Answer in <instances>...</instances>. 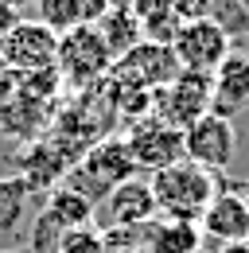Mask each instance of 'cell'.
Returning a JSON list of instances; mask_svg holds the SVG:
<instances>
[{
  "label": "cell",
  "instance_id": "6da1fadb",
  "mask_svg": "<svg viewBox=\"0 0 249 253\" xmlns=\"http://www.w3.org/2000/svg\"><path fill=\"white\" fill-rule=\"evenodd\" d=\"M148 183H152L160 218H175V222H199L203 211L210 207V199L218 195L214 175L191 160H179V164L156 171Z\"/></svg>",
  "mask_w": 249,
  "mask_h": 253
},
{
  "label": "cell",
  "instance_id": "7a4b0ae2",
  "mask_svg": "<svg viewBox=\"0 0 249 253\" xmlns=\"http://www.w3.org/2000/svg\"><path fill=\"white\" fill-rule=\"evenodd\" d=\"M136 175V164L128 156L121 136H105V140H93L90 148L82 152V160L70 164L66 171V187H74L78 195H86L93 207L109 199V191L121 187L124 179Z\"/></svg>",
  "mask_w": 249,
  "mask_h": 253
},
{
  "label": "cell",
  "instance_id": "3957f363",
  "mask_svg": "<svg viewBox=\"0 0 249 253\" xmlns=\"http://www.w3.org/2000/svg\"><path fill=\"white\" fill-rule=\"evenodd\" d=\"M62 86L66 90H90L97 82L109 78L113 70V55L101 43L97 28H74V32L59 35V59H55Z\"/></svg>",
  "mask_w": 249,
  "mask_h": 253
},
{
  "label": "cell",
  "instance_id": "277c9868",
  "mask_svg": "<svg viewBox=\"0 0 249 253\" xmlns=\"http://www.w3.org/2000/svg\"><path fill=\"white\" fill-rule=\"evenodd\" d=\"M210 101H214L210 74L179 70L175 82H167L164 90L152 94V117L164 121V125H171V128H179V132H187L199 117L210 113Z\"/></svg>",
  "mask_w": 249,
  "mask_h": 253
},
{
  "label": "cell",
  "instance_id": "5b68a950",
  "mask_svg": "<svg viewBox=\"0 0 249 253\" xmlns=\"http://www.w3.org/2000/svg\"><path fill=\"white\" fill-rule=\"evenodd\" d=\"M183 66L175 59V51L171 47H164V43H140V47H132L128 55H121L113 70H109V82L117 86V90H144V94H156V90H164L167 82H175V74H179Z\"/></svg>",
  "mask_w": 249,
  "mask_h": 253
},
{
  "label": "cell",
  "instance_id": "8992f818",
  "mask_svg": "<svg viewBox=\"0 0 249 253\" xmlns=\"http://www.w3.org/2000/svg\"><path fill=\"white\" fill-rule=\"evenodd\" d=\"M0 59L8 66V74H35V70H51L59 59V35L47 24L20 16L8 32L0 35Z\"/></svg>",
  "mask_w": 249,
  "mask_h": 253
},
{
  "label": "cell",
  "instance_id": "52a82bcc",
  "mask_svg": "<svg viewBox=\"0 0 249 253\" xmlns=\"http://www.w3.org/2000/svg\"><path fill=\"white\" fill-rule=\"evenodd\" d=\"M121 140H124V148H128V156H132V164H136V171H148V175L187 160L183 156V132L164 125V121H156V117L136 121Z\"/></svg>",
  "mask_w": 249,
  "mask_h": 253
},
{
  "label": "cell",
  "instance_id": "ba28073f",
  "mask_svg": "<svg viewBox=\"0 0 249 253\" xmlns=\"http://www.w3.org/2000/svg\"><path fill=\"white\" fill-rule=\"evenodd\" d=\"M234 39L218 28L214 20H191V24H179V32L171 39V51L183 70H195V74H214L218 66L226 63V55L234 51L230 47Z\"/></svg>",
  "mask_w": 249,
  "mask_h": 253
},
{
  "label": "cell",
  "instance_id": "9c48e42d",
  "mask_svg": "<svg viewBox=\"0 0 249 253\" xmlns=\"http://www.w3.org/2000/svg\"><path fill=\"white\" fill-rule=\"evenodd\" d=\"M234 148H238V132H234V121L226 117H199L195 125L183 132V156L199 168H207L210 175L222 171L230 160H234Z\"/></svg>",
  "mask_w": 249,
  "mask_h": 253
},
{
  "label": "cell",
  "instance_id": "30bf717a",
  "mask_svg": "<svg viewBox=\"0 0 249 253\" xmlns=\"http://www.w3.org/2000/svg\"><path fill=\"white\" fill-rule=\"evenodd\" d=\"M199 230L203 238L218 242L222 246H238V242H249V207L238 191H218L210 199V207L203 211L199 218Z\"/></svg>",
  "mask_w": 249,
  "mask_h": 253
},
{
  "label": "cell",
  "instance_id": "8fae6325",
  "mask_svg": "<svg viewBox=\"0 0 249 253\" xmlns=\"http://www.w3.org/2000/svg\"><path fill=\"white\" fill-rule=\"evenodd\" d=\"M210 86H214V101H210V113L234 121V113H242L249 105V55L242 51H230L226 63L210 74Z\"/></svg>",
  "mask_w": 249,
  "mask_h": 253
},
{
  "label": "cell",
  "instance_id": "7c38bea8",
  "mask_svg": "<svg viewBox=\"0 0 249 253\" xmlns=\"http://www.w3.org/2000/svg\"><path fill=\"white\" fill-rule=\"evenodd\" d=\"M105 214H109V226H148V222L160 218L156 211V195H152V183L132 175L124 179L121 187L109 191L105 199Z\"/></svg>",
  "mask_w": 249,
  "mask_h": 253
},
{
  "label": "cell",
  "instance_id": "4fadbf2b",
  "mask_svg": "<svg viewBox=\"0 0 249 253\" xmlns=\"http://www.w3.org/2000/svg\"><path fill=\"white\" fill-rule=\"evenodd\" d=\"M144 250L148 253H207V238H203L199 222L156 218L144 230Z\"/></svg>",
  "mask_w": 249,
  "mask_h": 253
},
{
  "label": "cell",
  "instance_id": "5bb4252c",
  "mask_svg": "<svg viewBox=\"0 0 249 253\" xmlns=\"http://www.w3.org/2000/svg\"><path fill=\"white\" fill-rule=\"evenodd\" d=\"M39 214L51 222L59 234H66V230H82V226H93V214H97V207H93L86 195H78L74 187L59 183V187L47 191V203H43V211H39Z\"/></svg>",
  "mask_w": 249,
  "mask_h": 253
},
{
  "label": "cell",
  "instance_id": "9a60e30c",
  "mask_svg": "<svg viewBox=\"0 0 249 253\" xmlns=\"http://www.w3.org/2000/svg\"><path fill=\"white\" fill-rule=\"evenodd\" d=\"M97 35H101V43L109 47L113 63H117L121 55H128L132 47H140V43H144L140 20L132 16V8H128V4H113V8L105 12V20L97 24Z\"/></svg>",
  "mask_w": 249,
  "mask_h": 253
},
{
  "label": "cell",
  "instance_id": "2e32d148",
  "mask_svg": "<svg viewBox=\"0 0 249 253\" xmlns=\"http://www.w3.org/2000/svg\"><path fill=\"white\" fill-rule=\"evenodd\" d=\"M128 8H132V16L140 20V32H144L148 43L171 47V39L179 32V20H175V12H171L167 0H128Z\"/></svg>",
  "mask_w": 249,
  "mask_h": 253
},
{
  "label": "cell",
  "instance_id": "e0dca14e",
  "mask_svg": "<svg viewBox=\"0 0 249 253\" xmlns=\"http://www.w3.org/2000/svg\"><path fill=\"white\" fill-rule=\"evenodd\" d=\"M28 195L31 187L24 175H0V238H12L16 226L28 214Z\"/></svg>",
  "mask_w": 249,
  "mask_h": 253
},
{
  "label": "cell",
  "instance_id": "ac0fdd59",
  "mask_svg": "<svg viewBox=\"0 0 249 253\" xmlns=\"http://www.w3.org/2000/svg\"><path fill=\"white\" fill-rule=\"evenodd\" d=\"M35 20L47 24L55 35H66L78 28V4L74 0H35Z\"/></svg>",
  "mask_w": 249,
  "mask_h": 253
},
{
  "label": "cell",
  "instance_id": "d6986e66",
  "mask_svg": "<svg viewBox=\"0 0 249 253\" xmlns=\"http://www.w3.org/2000/svg\"><path fill=\"white\" fill-rule=\"evenodd\" d=\"M214 20L222 32L230 35H246L249 32V0H214Z\"/></svg>",
  "mask_w": 249,
  "mask_h": 253
},
{
  "label": "cell",
  "instance_id": "ffe728a7",
  "mask_svg": "<svg viewBox=\"0 0 249 253\" xmlns=\"http://www.w3.org/2000/svg\"><path fill=\"white\" fill-rule=\"evenodd\" d=\"M55 253H105L101 242V230L97 226H82V230H66L59 238V250Z\"/></svg>",
  "mask_w": 249,
  "mask_h": 253
},
{
  "label": "cell",
  "instance_id": "44dd1931",
  "mask_svg": "<svg viewBox=\"0 0 249 253\" xmlns=\"http://www.w3.org/2000/svg\"><path fill=\"white\" fill-rule=\"evenodd\" d=\"M171 4V12H175V20L179 24H191V20H207V16H214V0H167Z\"/></svg>",
  "mask_w": 249,
  "mask_h": 253
},
{
  "label": "cell",
  "instance_id": "7402d4cb",
  "mask_svg": "<svg viewBox=\"0 0 249 253\" xmlns=\"http://www.w3.org/2000/svg\"><path fill=\"white\" fill-rule=\"evenodd\" d=\"M74 4H78V28H97L113 8V0H74Z\"/></svg>",
  "mask_w": 249,
  "mask_h": 253
},
{
  "label": "cell",
  "instance_id": "603a6c76",
  "mask_svg": "<svg viewBox=\"0 0 249 253\" xmlns=\"http://www.w3.org/2000/svg\"><path fill=\"white\" fill-rule=\"evenodd\" d=\"M16 20H20V8H16L12 0H0V35L8 32V28L16 24Z\"/></svg>",
  "mask_w": 249,
  "mask_h": 253
},
{
  "label": "cell",
  "instance_id": "cb8c5ba5",
  "mask_svg": "<svg viewBox=\"0 0 249 253\" xmlns=\"http://www.w3.org/2000/svg\"><path fill=\"white\" fill-rule=\"evenodd\" d=\"M218 253H249V242H238V246H222Z\"/></svg>",
  "mask_w": 249,
  "mask_h": 253
},
{
  "label": "cell",
  "instance_id": "d4e9b609",
  "mask_svg": "<svg viewBox=\"0 0 249 253\" xmlns=\"http://www.w3.org/2000/svg\"><path fill=\"white\" fill-rule=\"evenodd\" d=\"M4 74H8V66H4V59H0V82H4Z\"/></svg>",
  "mask_w": 249,
  "mask_h": 253
},
{
  "label": "cell",
  "instance_id": "484cf974",
  "mask_svg": "<svg viewBox=\"0 0 249 253\" xmlns=\"http://www.w3.org/2000/svg\"><path fill=\"white\" fill-rule=\"evenodd\" d=\"M242 199H246V207H249V183H246V195H242Z\"/></svg>",
  "mask_w": 249,
  "mask_h": 253
},
{
  "label": "cell",
  "instance_id": "4316f807",
  "mask_svg": "<svg viewBox=\"0 0 249 253\" xmlns=\"http://www.w3.org/2000/svg\"><path fill=\"white\" fill-rule=\"evenodd\" d=\"M132 253H148V250H132Z\"/></svg>",
  "mask_w": 249,
  "mask_h": 253
}]
</instances>
